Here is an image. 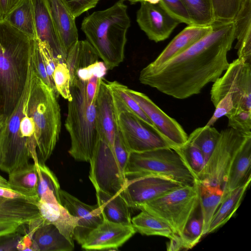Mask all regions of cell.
<instances>
[{"label":"cell","instance_id":"44","mask_svg":"<svg viewBox=\"0 0 251 251\" xmlns=\"http://www.w3.org/2000/svg\"><path fill=\"white\" fill-rule=\"evenodd\" d=\"M108 69L103 61L97 62L90 66L78 70L76 73V77L83 81H86L93 76L99 78H104Z\"/></svg>","mask_w":251,"mask_h":251},{"label":"cell","instance_id":"31","mask_svg":"<svg viewBox=\"0 0 251 251\" xmlns=\"http://www.w3.org/2000/svg\"><path fill=\"white\" fill-rule=\"evenodd\" d=\"M131 224L136 232L142 235L160 236L169 239L176 235L167 224L145 211L141 210L131 218Z\"/></svg>","mask_w":251,"mask_h":251},{"label":"cell","instance_id":"11","mask_svg":"<svg viewBox=\"0 0 251 251\" xmlns=\"http://www.w3.org/2000/svg\"><path fill=\"white\" fill-rule=\"evenodd\" d=\"M232 97L233 109L251 111V64L238 58L229 63L222 76L210 90L211 101L215 107L226 95Z\"/></svg>","mask_w":251,"mask_h":251},{"label":"cell","instance_id":"9","mask_svg":"<svg viewBox=\"0 0 251 251\" xmlns=\"http://www.w3.org/2000/svg\"><path fill=\"white\" fill-rule=\"evenodd\" d=\"M111 89L118 127L131 152H141L162 148H172L153 128L133 113L118 94Z\"/></svg>","mask_w":251,"mask_h":251},{"label":"cell","instance_id":"30","mask_svg":"<svg viewBox=\"0 0 251 251\" xmlns=\"http://www.w3.org/2000/svg\"><path fill=\"white\" fill-rule=\"evenodd\" d=\"M99 56L89 42L78 40L69 50L66 63L70 75V83L77 78V71L98 61Z\"/></svg>","mask_w":251,"mask_h":251},{"label":"cell","instance_id":"55","mask_svg":"<svg viewBox=\"0 0 251 251\" xmlns=\"http://www.w3.org/2000/svg\"><path fill=\"white\" fill-rule=\"evenodd\" d=\"M128 0L131 3H134L137 2H140L142 1V0Z\"/></svg>","mask_w":251,"mask_h":251},{"label":"cell","instance_id":"43","mask_svg":"<svg viewBox=\"0 0 251 251\" xmlns=\"http://www.w3.org/2000/svg\"><path fill=\"white\" fill-rule=\"evenodd\" d=\"M31 61L33 68L36 74L47 85L53 90L51 83L47 72L46 66L42 54L36 39H35L31 53Z\"/></svg>","mask_w":251,"mask_h":251},{"label":"cell","instance_id":"24","mask_svg":"<svg viewBox=\"0 0 251 251\" xmlns=\"http://www.w3.org/2000/svg\"><path fill=\"white\" fill-rule=\"evenodd\" d=\"M238 58L251 64V0H244L234 20Z\"/></svg>","mask_w":251,"mask_h":251},{"label":"cell","instance_id":"12","mask_svg":"<svg viewBox=\"0 0 251 251\" xmlns=\"http://www.w3.org/2000/svg\"><path fill=\"white\" fill-rule=\"evenodd\" d=\"M124 90L140 106L151 121L157 133L173 149L178 148L187 141L188 135L181 126L162 111L147 95L128 88Z\"/></svg>","mask_w":251,"mask_h":251},{"label":"cell","instance_id":"5","mask_svg":"<svg viewBox=\"0 0 251 251\" xmlns=\"http://www.w3.org/2000/svg\"><path fill=\"white\" fill-rule=\"evenodd\" d=\"M70 92L72 98L68 100L65 123L71 138L69 153L76 160L89 162L101 134L96 93L94 100H90L86 95V81L78 78L70 83Z\"/></svg>","mask_w":251,"mask_h":251},{"label":"cell","instance_id":"38","mask_svg":"<svg viewBox=\"0 0 251 251\" xmlns=\"http://www.w3.org/2000/svg\"><path fill=\"white\" fill-rule=\"evenodd\" d=\"M244 0H212L215 21H234Z\"/></svg>","mask_w":251,"mask_h":251},{"label":"cell","instance_id":"27","mask_svg":"<svg viewBox=\"0 0 251 251\" xmlns=\"http://www.w3.org/2000/svg\"><path fill=\"white\" fill-rule=\"evenodd\" d=\"M96 191L97 204L103 218L114 223L132 225L129 207L120 193L111 195Z\"/></svg>","mask_w":251,"mask_h":251},{"label":"cell","instance_id":"19","mask_svg":"<svg viewBox=\"0 0 251 251\" xmlns=\"http://www.w3.org/2000/svg\"><path fill=\"white\" fill-rule=\"evenodd\" d=\"M42 219L33 201L25 198L0 197V224L13 223L25 226Z\"/></svg>","mask_w":251,"mask_h":251},{"label":"cell","instance_id":"47","mask_svg":"<svg viewBox=\"0 0 251 251\" xmlns=\"http://www.w3.org/2000/svg\"><path fill=\"white\" fill-rule=\"evenodd\" d=\"M25 0H0V20H5L9 14Z\"/></svg>","mask_w":251,"mask_h":251},{"label":"cell","instance_id":"21","mask_svg":"<svg viewBox=\"0 0 251 251\" xmlns=\"http://www.w3.org/2000/svg\"><path fill=\"white\" fill-rule=\"evenodd\" d=\"M212 30L209 26L187 25L169 43L157 58L149 64L157 66L183 52Z\"/></svg>","mask_w":251,"mask_h":251},{"label":"cell","instance_id":"50","mask_svg":"<svg viewBox=\"0 0 251 251\" xmlns=\"http://www.w3.org/2000/svg\"><path fill=\"white\" fill-rule=\"evenodd\" d=\"M167 249L168 251H178L183 250L182 242L179 235L176 234L172 238L170 239Z\"/></svg>","mask_w":251,"mask_h":251},{"label":"cell","instance_id":"28","mask_svg":"<svg viewBox=\"0 0 251 251\" xmlns=\"http://www.w3.org/2000/svg\"><path fill=\"white\" fill-rule=\"evenodd\" d=\"M200 206L203 221V236L208 234L211 220L223 197V191L219 185H212L197 181Z\"/></svg>","mask_w":251,"mask_h":251},{"label":"cell","instance_id":"39","mask_svg":"<svg viewBox=\"0 0 251 251\" xmlns=\"http://www.w3.org/2000/svg\"><path fill=\"white\" fill-rule=\"evenodd\" d=\"M107 82L111 89L114 90L118 94L127 107L145 123L153 128L156 132V129L151 121L141 108L140 106L125 91L124 85H123L116 81H107Z\"/></svg>","mask_w":251,"mask_h":251},{"label":"cell","instance_id":"6","mask_svg":"<svg viewBox=\"0 0 251 251\" xmlns=\"http://www.w3.org/2000/svg\"><path fill=\"white\" fill-rule=\"evenodd\" d=\"M130 153L119 129L113 146L100 134L89 161V177L96 191L115 195L125 188L128 181L125 170Z\"/></svg>","mask_w":251,"mask_h":251},{"label":"cell","instance_id":"13","mask_svg":"<svg viewBox=\"0 0 251 251\" xmlns=\"http://www.w3.org/2000/svg\"><path fill=\"white\" fill-rule=\"evenodd\" d=\"M184 185L169 178L148 175L129 180L120 193L129 208L138 207Z\"/></svg>","mask_w":251,"mask_h":251},{"label":"cell","instance_id":"8","mask_svg":"<svg viewBox=\"0 0 251 251\" xmlns=\"http://www.w3.org/2000/svg\"><path fill=\"white\" fill-rule=\"evenodd\" d=\"M199 205L196 185L183 186L142 204L137 209L159 218L180 235Z\"/></svg>","mask_w":251,"mask_h":251},{"label":"cell","instance_id":"52","mask_svg":"<svg viewBox=\"0 0 251 251\" xmlns=\"http://www.w3.org/2000/svg\"><path fill=\"white\" fill-rule=\"evenodd\" d=\"M6 116L0 114V165L1 158L3 143L6 128Z\"/></svg>","mask_w":251,"mask_h":251},{"label":"cell","instance_id":"26","mask_svg":"<svg viewBox=\"0 0 251 251\" xmlns=\"http://www.w3.org/2000/svg\"><path fill=\"white\" fill-rule=\"evenodd\" d=\"M38 180L36 166L33 163L8 174L7 181L11 189L36 204L40 200L37 192Z\"/></svg>","mask_w":251,"mask_h":251},{"label":"cell","instance_id":"33","mask_svg":"<svg viewBox=\"0 0 251 251\" xmlns=\"http://www.w3.org/2000/svg\"><path fill=\"white\" fill-rule=\"evenodd\" d=\"M220 132L212 126L198 127L188 136L187 141L195 144L203 153L207 162L220 137Z\"/></svg>","mask_w":251,"mask_h":251},{"label":"cell","instance_id":"18","mask_svg":"<svg viewBox=\"0 0 251 251\" xmlns=\"http://www.w3.org/2000/svg\"><path fill=\"white\" fill-rule=\"evenodd\" d=\"M96 104L101 134L113 146L118 130L112 90L104 78H99Z\"/></svg>","mask_w":251,"mask_h":251},{"label":"cell","instance_id":"46","mask_svg":"<svg viewBox=\"0 0 251 251\" xmlns=\"http://www.w3.org/2000/svg\"><path fill=\"white\" fill-rule=\"evenodd\" d=\"M233 108L232 99L230 94L226 95L215 106L214 112L205 126H212L221 117L225 116Z\"/></svg>","mask_w":251,"mask_h":251},{"label":"cell","instance_id":"48","mask_svg":"<svg viewBox=\"0 0 251 251\" xmlns=\"http://www.w3.org/2000/svg\"><path fill=\"white\" fill-rule=\"evenodd\" d=\"M23 226L18 223L0 224V237L8 236L16 234L20 231Z\"/></svg>","mask_w":251,"mask_h":251},{"label":"cell","instance_id":"22","mask_svg":"<svg viewBox=\"0 0 251 251\" xmlns=\"http://www.w3.org/2000/svg\"><path fill=\"white\" fill-rule=\"evenodd\" d=\"M51 16L61 43L67 53L78 40L75 18L61 0H48Z\"/></svg>","mask_w":251,"mask_h":251},{"label":"cell","instance_id":"10","mask_svg":"<svg viewBox=\"0 0 251 251\" xmlns=\"http://www.w3.org/2000/svg\"><path fill=\"white\" fill-rule=\"evenodd\" d=\"M251 134L230 127L222 130L217 144L197 181L219 185L223 191L230 164L236 154Z\"/></svg>","mask_w":251,"mask_h":251},{"label":"cell","instance_id":"41","mask_svg":"<svg viewBox=\"0 0 251 251\" xmlns=\"http://www.w3.org/2000/svg\"><path fill=\"white\" fill-rule=\"evenodd\" d=\"M228 119V126L242 133L251 134V111L231 110L225 115Z\"/></svg>","mask_w":251,"mask_h":251},{"label":"cell","instance_id":"25","mask_svg":"<svg viewBox=\"0 0 251 251\" xmlns=\"http://www.w3.org/2000/svg\"><path fill=\"white\" fill-rule=\"evenodd\" d=\"M32 239L33 251H71L74 244L63 234L57 227L46 222L34 231Z\"/></svg>","mask_w":251,"mask_h":251},{"label":"cell","instance_id":"37","mask_svg":"<svg viewBox=\"0 0 251 251\" xmlns=\"http://www.w3.org/2000/svg\"><path fill=\"white\" fill-rule=\"evenodd\" d=\"M33 162L36 166L38 173L37 192L39 197L47 190H50L59 202L60 187L57 177L45 163L39 162L38 159L34 160Z\"/></svg>","mask_w":251,"mask_h":251},{"label":"cell","instance_id":"54","mask_svg":"<svg viewBox=\"0 0 251 251\" xmlns=\"http://www.w3.org/2000/svg\"><path fill=\"white\" fill-rule=\"evenodd\" d=\"M142 1H144L152 4H156L159 3L160 0H142Z\"/></svg>","mask_w":251,"mask_h":251},{"label":"cell","instance_id":"34","mask_svg":"<svg viewBox=\"0 0 251 251\" xmlns=\"http://www.w3.org/2000/svg\"><path fill=\"white\" fill-rule=\"evenodd\" d=\"M194 25H211L214 22L212 0H181Z\"/></svg>","mask_w":251,"mask_h":251},{"label":"cell","instance_id":"7","mask_svg":"<svg viewBox=\"0 0 251 251\" xmlns=\"http://www.w3.org/2000/svg\"><path fill=\"white\" fill-rule=\"evenodd\" d=\"M125 175L127 180L148 175L160 176L184 186H195L197 181L178 152L171 148L131 152Z\"/></svg>","mask_w":251,"mask_h":251},{"label":"cell","instance_id":"42","mask_svg":"<svg viewBox=\"0 0 251 251\" xmlns=\"http://www.w3.org/2000/svg\"><path fill=\"white\" fill-rule=\"evenodd\" d=\"M160 6L171 17L180 23L194 25L181 0H160Z\"/></svg>","mask_w":251,"mask_h":251},{"label":"cell","instance_id":"53","mask_svg":"<svg viewBox=\"0 0 251 251\" xmlns=\"http://www.w3.org/2000/svg\"><path fill=\"white\" fill-rule=\"evenodd\" d=\"M0 187L10 189V186L8 184V181L0 175Z\"/></svg>","mask_w":251,"mask_h":251},{"label":"cell","instance_id":"14","mask_svg":"<svg viewBox=\"0 0 251 251\" xmlns=\"http://www.w3.org/2000/svg\"><path fill=\"white\" fill-rule=\"evenodd\" d=\"M136 21L148 38L157 43L167 39L180 23L171 17L159 4L141 1Z\"/></svg>","mask_w":251,"mask_h":251},{"label":"cell","instance_id":"2","mask_svg":"<svg viewBox=\"0 0 251 251\" xmlns=\"http://www.w3.org/2000/svg\"><path fill=\"white\" fill-rule=\"evenodd\" d=\"M34 42L0 20V114L8 115L23 93Z\"/></svg>","mask_w":251,"mask_h":251},{"label":"cell","instance_id":"35","mask_svg":"<svg viewBox=\"0 0 251 251\" xmlns=\"http://www.w3.org/2000/svg\"><path fill=\"white\" fill-rule=\"evenodd\" d=\"M174 149L198 180L206 163L201 150L195 144L188 141L182 146Z\"/></svg>","mask_w":251,"mask_h":251},{"label":"cell","instance_id":"23","mask_svg":"<svg viewBox=\"0 0 251 251\" xmlns=\"http://www.w3.org/2000/svg\"><path fill=\"white\" fill-rule=\"evenodd\" d=\"M251 137L239 150L229 167L223 196L251 180Z\"/></svg>","mask_w":251,"mask_h":251},{"label":"cell","instance_id":"3","mask_svg":"<svg viewBox=\"0 0 251 251\" xmlns=\"http://www.w3.org/2000/svg\"><path fill=\"white\" fill-rule=\"evenodd\" d=\"M23 95L25 111L34 129L38 161L45 163L59 139L60 109L57 94L36 74L31 57Z\"/></svg>","mask_w":251,"mask_h":251},{"label":"cell","instance_id":"36","mask_svg":"<svg viewBox=\"0 0 251 251\" xmlns=\"http://www.w3.org/2000/svg\"><path fill=\"white\" fill-rule=\"evenodd\" d=\"M196 211L187 222L181 235H179L182 242L183 250L192 249L203 236L201 213L198 216L196 215Z\"/></svg>","mask_w":251,"mask_h":251},{"label":"cell","instance_id":"15","mask_svg":"<svg viewBox=\"0 0 251 251\" xmlns=\"http://www.w3.org/2000/svg\"><path fill=\"white\" fill-rule=\"evenodd\" d=\"M136 231L132 225L114 223L103 218L81 245L85 250H117Z\"/></svg>","mask_w":251,"mask_h":251},{"label":"cell","instance_id":"4","mask_svg":"<svg viewBox=\"0 0 251 251\" xmlns=\"http://www.w3.org/2000/svg\"><path fill=\"white\" fill-rule=\"evenodd\" d=\"M127 6L120 0L112 6L85 17L81 29L108 70L124 59L126 33L130 25Z\"/></svg>","mask_w":251,"mask_h":251},{"label":"cell","instance_id":"29","mask_svg":"<svg viewBox=\"0 0 251 251\" xmlns=\"http://www.w3.org/2000/svg\"><path fill=\"white\" fill-rule=\"evenodd\" d=\"M251 180L228 192L223 197L210 224L208 234L224 225L239 207Z\"/></svg>","mask_w":251,"mask_h":251},{"label":"cell","instance_id":"1","mask_svg":"<svg viewBox=\"0 0 251 251\" xmlns=\"http://www.w3.org/2000/svg\"><path fill=\"white\" fill-rule=\"evenodd\" d=\"M212 30L183 52L157 66L148 64L139 80L180 100L200 93L228 68L227 55L235 40L234 22L215 21Z\"/></svg>","mask_w":251,"mask_h":251},{"label":"cell","instance_id":"16","mask_svg":"<svg viewBox=\"0 0 251 251\" xmlns=\"http://www.w3.org/2000/svg\"><path fill=\"white\" fill-rule=\"evenodd\" d=\"M59 202L73 216L77 218V226L75 229L74 238L81 245L89 233L103 221L98 204L85 203L65 190L60 189Z\"/></svg>","mask_w":251,"mask_h":251},{"label":"cell","instance_id":"45","mask_svg":"<svg viewBox=\"0 0 251 251\" xmlns=\"http://www.w3.org/2000/svg\"><path fill=\"white\" fill-rule=\"evenodd\" d=\"M100 0H61L72 15L76 18L95 7Z\"/></svg>","mask_w":251,"mask_h":251},{"label":"cell","instance_id":"17","mask_svg":"<svg viewBox=\"0 0 251 251\" xmlns=\"http://www.w3.org/2000/svg\"><path fill=\"white\" fill-rule=\"evenodd\" d=\"M36 39L47 44L58 62L66 63L67 53L59 38L48 0H32Z\"/></svg>","mask_w":251,"mask_h":251},{"label":"cell","instance_id":"51","mask_svg":"<svg viewBox=\"0 0 251 251\" xmlns=\"http://www.w3.org/2000/svg\"><path fill=\"white\" fill-rule=\"evenodd\" d=\"M0 197L14 199V198H25L24 196L17 192L7 188L0 187Z\"/></svg>","mask_w":251,"mask_h":251},{"label":"cell","instance_id":"40","mask_svg":"<svg viewBox=\"0 0 251 251\" xmlns=\"http://www.w3.org/2000/svg\"><path fill=\"white\" fill-rule=\"evenodd\" d=\"M53 79L58 94L70 100L72 98L70 75L66 63L59 62L57 64L53 72Z\"/></svg>","mask_w":251,"mask_h":251},{"label":"cell","instance_id":"20","mask_svg":"<svg viewBox=\"0 0 251 251\" xmlns=\"http://www.w3.org/2000/svg\"><path fill=\"white\" fill-rule=\"evenodd\" d=\"M36 205L44 221L55 226L62 234L74 243V233L77 226V218L72 215L57 199L49 201L39 200Z\"/></svg>","mask_w":251,"mask_h":251},{"label":"cell","instance_id":"49","mask_svg":"<svg viewBox=\"0 0 251 251\" xmlns=\"http://www.w3.org/2000/svg\"><path fill=\"white\" fill-rule=\"evenodd\" d=\"M99 78L93 76L86 81V93L88 99L92 101L95 96Z\"/></svg>","mask_w":251,"mask_h":251},{"label":"cell","instance_id":"32","mask_svg":"<svg viewBox=\"0 0 251 251\" xmlns=\"http://www.w3.org/2000/svg\"><path fill=\"white\" fill-rule=\"evenodd\" d=\"M5 20L31 39H36L32 0H25L9 14Z\"/></svg>","mask_w":251,"mask_h":251}]
</instances>
